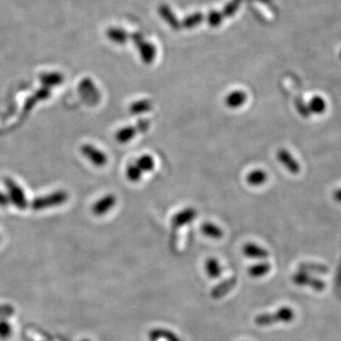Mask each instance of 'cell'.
Listing matches in <instances>:
<instances>
[{"instance_id":"cell-8","label":"cell","mask_w":341,"mask_h":341,"mask_svg":"<svg viewBox=\"0 0 341 341\" xmlns=\"http://www.w3.org/2000/svg\"><path fill=\"white\" fill-rule=\"evenodd\" d=\"M80 93L88 105L95 106L101 101L100 91L94 83L90 80H85L80 85Z\"/></svg>"},{"instance_id":"cell-17","label":"cell","mask_w":341,"mask_h":341,"mask_svg":"<svg viewBox=\"0 0 341 341\" xmlns=\"http://www.w3.org/2000/svg\"><path fill=\"white\" fill-rule=\"evenodd\" d=\"M135 163L137 164V166L144 173L153 171L154 169H155V167H156L155 159L151 155H148V154L140 156L139 158H138V160L135 161Z\"/></svg>"},{"instance_id":"cell-9","label":"cell","mask_w":341,"mask_h":341,"mask_svg":"<svg viewBox=\"0 0 341 341\" xmlns=\"http://www.w3.org/2000/svg\"><path fill=\"white\" fill-rule=\"evenodd\" d=\"M277 160L287 169L291 173L297 174L300 171V166L297 160L290 154L288 150L282 148L278 150Z\"/></svg>"},{"instance_id":"cell-10","label":"cell","mask_w":341,"mask_h":341,"mask_svg":"<svg viewBox=\"0 0 341 341\" xmlns=\"http://www.w3.org/2000/svg\"><path fill=\"white\" fill-rule=\"evenodd\" d=\"M293 283L298 285H308L316 291H323L325 289V284L316 278L310 277L306 273L298 272L293 278Z\"/></svg>"},{"instance_id":"cell-11","label":"cell","mask_w":341,"mask_h":341,"mask_svg":"<svg viewBox=\"0 0 341 341\" xmlns=\"http://www.w3.org/2000/svg\"><path fill=\"white\" fill-rule=\"evenodd\" d=\"M247 101V94L244 90H233L225 98V106L229 109H239Z\"/></svg>"},{"instance_id":"cell-3","label":"cell","mask_w":341,"mask_h":341,"mask_svg":"<svg viewBox=\"0 0 341 341\" xmlns=\"http://www.w3.org/2000/svg\"><path fill=\"white\" fill-rule=\"evenodd\" d=\"M149 119H140L135 125H128L118 129L115 134V139L118 143L125 144L136 137L139 133H144L150 128Z\"/></svg>"},{"instance_id":"cell-24","label":"cell","mask_w":341,"mask_h":341,"mask_svg":"<svg viewBox=\"0 0 341 341\" xmlns=\"http://www.w3.org/2000/svg\"><path fill=\"white\" fill-rule=\"evenodd\" d=\"M13 313V309L9 305H3L0 306V317H6L10 316Z\"/></svg>"},{"instance_id":"cell-20","label":"cell","mask_w":341,"mask_h":341,"mask_svg":"<svg viewBox=\"0 0 341 341\" xmlns=\"http://www.w3.org/2000/svg\"><path fill=\"white\" fill-rule=\"evenodd\" d=\"M270 269H271V266L269 263L262 262L249 267L248 274L253 278L263 277L270 271Z\"/></svg>"},{"instance_id":"cell-22","label":"cell","mask_w":341,"mask_h":341,"mask_svg":"<svg viewBox=\"0 0 341 341\" xmlns=\"http://www.w3.org/2000/svg\"><path fill=\"white\" fill-rule=\"evenodd\" d=\"M206 271L210 277L218 278L222 274V267L216 259L210 258L206 262Z\"/></svg>"},{"instance_id":"cell-5","label":"cell","mask_w":341,"mask_h":341,"mask_svg":"<svg viewBox=\"0 0 341 341\" xmlns=\"http://www.w3.org/2000/svg\"><path fill=\"white\" fill-rule=\"evenodd\" d=\"M197 211L192 208V207H188L185 208L181 211H179L178 213H175L170 220V225H171V229L172 232L178 230L179 228H181L183 227L187 226V225L191 224L192 222L194 221V219L197 216Z\"/></svg>"},{"instance_id":"cell-6","label":"cell","mask_w":341,"mask_h":341,"mask_svg":"<svg viewBox=\"0 0 341 341\" xmlns=\"http://www.w3.org/2000/svg\"><path fill=\"white\" fill-rule=\"evenodd\" d=\"M80 151L86 160L97 167H104L107 163V156L104 151L97 148L92 144L85 143L81 146Z\"/></svg>"},{"instance_id":"cell-19","label":"cell","mask_w":341,"mask_h":341,"mask_svg":"<svg viewBox=\"0 0 341 341\" xmlns=\"http://www.w3.org/2000/svg\"><path fill=\"white\" fill-rule=\"evenodd\" d=\"M125 176L128 179V181H130L131 183H139L143 176V172L137 166V164L134 162V163H130L126 167Z\"/></svg>"},{"instance_id":"cell-21","label":"cell","mask_w":341,"mask_h":341,"mask_svg":"<svg viewBox=\"0 0 341 341\" xmlns=\"http://www.w3.org/2000/svg\"><path fill=\"white\" fill-rule=\"evenodd\" d=\"M308 109L310 112L320 115L326 110V103L322 97L314 96L310 100Z\"/></svg>"},{"instance_id":"cell-16","label":"cell","mask_w":341,"mask_h":341,"mask_svg":"<svg viewBox=\"0 0 341 341\" xmlns=\"http://www.w3.org/2000/svg\"><path fill=\"white\" fill-rule=\"evenodd\" d=\"M200 229L203 234L212 239H221L224 236L223 229L219 226L212 222L203 223L200 227Z\"/></svg>"},{"instance_id":"cell-23","label":"cell","mask_w":341,"mask_h":341,"mask_svg":"<svg viewBox=\"0 0 341 341\" xmlns=\"http://www.w3.org/2000/svg\"><path fill=\"white\" fill-rule=\"evenodd\" d=\"M11 326L9 323L5 321L0 322V338L1 339H7L11 335Z\"/></svg>"},{"instance_id":"cell-15","label":"cell","mask_w":341,"mask_h":341,"mask_svg":"<svg viewBox=\"0 0 341 341\" xmlns=\"http://www.w3.org/2000/svg\"><path fill=\"white\" fill-rule=\"evenodd\" d=\"M153 103L149 99H142L132 103L129 107V112L132 115H141L150 112L153 109Z\"/></svg>"},{"instance_id":"cell-13","label":"cell","mask_w":341,"mask_h":341,"mask_svg":"<svg viewBox=\"0 0 341 341\" xmlns=\"http://www.w3.org/2000/svg\"><path fill=\"white\" fill-rule=\"evenodd\" d=\"M243 253L244 255L251 259H267L269 256V253L266 248L252 243H247L244 245Z\"/></svg>"},{"instance_id":"cell-18","label":"cell","mask_w":341,"mask_h":341,"mask_svg":"<svg viewBox=\"0 0 341 341\" xmlns=\"http://www.w3.org/2000/svg\"><path fill=\"white\" fill-rule=\"evenodd\" d=\"M150 340H167V341H181L172 332L165 329H155L150 332Z\"/></svg>"},{"instance_id":"cell-27","label":"cell","mask_w":341,"mask_h":341,"mask_svg":"<svg viewBox=\"0 0 341 341\" xmlns=\"http://www.w3.org/2000/svg\"></svg>"},{"instance_id":"cell-25","label":"cell","mask_w":341,"mask_h":341,"mask_svg":"<svg viewBox=\"0 0 341 341\" xmlns=\"http://www.w3.org/2000/svg\"><path fill=\"white\" fill-rule=\"evenodd\" d=\"M10 202V198L8 194L4 192H0V206L1 207H6Z\"/></svg>"},{"instance_id":"cell-14","label":"cell","mask_w":341,"mask_h":341,"mask_svg":"<svg viewBox=\"0 0 341 341\" xmlns=\"http://www.w3.org/2000/svg\"><path fill=\"white\" fill-rule=\"evenodd\" d=\"M237 283L236 278L232 277L226 280L223 283L219 284L212 290V297L213 298H220L224 297L226 294H227L232 288L234 287L235 284Z\"/></svg>"},{"instance_id":"cell-26","label":"cell","mask_w":341,"mask_h":341,"mask_svg":"<svg viewBox=\"0 0 341 341\" xmlns=\"http://www.w3.org/2000/svg\"><path fill=\"white\" fill-rule=\"evenodd\" d=\"M333 196H334V199L336 201L341 203V189H339V190H337L336 192H334Z\"/></svg>"},{"instance_id":"cell-4","label":"cell","mask_w":341,"mask_h":341,"mask_svg":"<svg viewBox=\"0 0 341 341\" xmlns=\"http://www.w3.org/2000/svg\"><path fill=\"white\" fill-rule=\"evenodd\" d=\"M5 186L7 188V194L10 198V202L20 210L25 209L28 205V201L25 192L21 187L11 178H7L5 180Z\"/></svg>"},{"instance_id":"cell-12","label":"cell","mask_w":341,"mask_h":341,"mask_svg":"<svg viewBox=\"0 0 341 341\" xmlns=\"http://www.w3.org/2000/svg\"><path fill=\"white\" fill-rule=\"evenodd\" d=\"M268 179V174L267 171L263 169H255L249 171L245 176V181L252 186V187H259L264 184H266Z\"/></svg>"},{"instance_id":"cell-2","label":"cell","mask_w":341,"mask_h":341,"mask_svg":"<svg viewBox=\"0 0 341 341\" xmlns=\"http://www.w3.org/2000/svg\"><path fill=\"white\" fill-rule=\"evenodd\" d=\"M295 319V313L292 308L284 306L274 314H262L255 318V323L259 326H268L277 322H291Z\"/></svg>"},{"instance_id":"cell-7","label":"cell","mask_w":341,"mask_h":341,"mask_svg":"<svg viewBox=\"0 0 341 341\" xmlns=\"http://www.w3.org/2000/svg\"><path fill=\"white\" fill-rule=\"evenodd\" d=\"M117 196L115 194L107 193L93 204L91 211L96 216H104L117 205Z\"/></svg>"},{"instance_id":"cell-1","label":"cell","mask_w":341,"mask_h":341,"mask_svg":"<svg viewBox=\"0 0 341 341\" xmlns=\"http://www.w3.org/2000/svg\"><path fill=\"white\" fill-rule=\"evenodd\" d=\"M68 199V194L64 191H55L49 194L36 197L32 203L34 211H42L63 205Z\"/></svg>"}]
</instances>
